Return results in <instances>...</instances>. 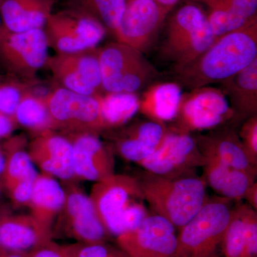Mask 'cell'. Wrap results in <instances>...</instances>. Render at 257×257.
Masks as SVG:
<instances>
[{"instance_id":"cell-1","label":"cell","mask_w":257,"mask_h":257,"mask_svg":"<svg viewBox=\"0 0 257 257\" xmlns=\"http://www.w3.org/2000/svg\"><path fill=\"white\" fill-rule=\"evenodd\" d=\"M257 59V21L218 37L190 63L175 66L177 84L187 89L229 79Z\"/></svg>"},{"instance_id":"cell-2","label":"cell","mask_w":257,"mask_h":257,"mask_svg":"<svg viewBox=\"0 0 257 257\" xmlns=\"http://www.w3.org/2000/svg\"><path fill=\"white\" fill-rule=\"evenodd\" d=\"M139 179L144 199L154 214L179 229L197 214L208 198L205 181L194 173L167 177L146 172Z\"/></svg>"},{"instance_id":"cell-3","label":"cell","mask_w":257,"mask_h":257,"mask_svg":"<svg viewBox=\"0 0 257 257\" xmlns=\"http://www.w3.org/2000/svg\"><path fill=\"white\" fill-rule=\"evenodd\" d=\"M232 209L228 199L207 198L197 214L179 229L175 257H218Z\"/></svg>"},{"instance_id":"cell-4","label":"cell","mask_w":257,"mask_h":257,"mask_svg":"<svg viewBox=\"0 0 257 257\" xmlns=\"http://www.w3.org/2000/svg\"><path fill=\"white\" fill-rule=\"evenodd\" d=\"M216 39L205 13L197 5L190 3L171 17L161 52L175 66L185 65L202 55Z\"/></svg>"},{"instance_id":"cell-5","label":"cell","mask_w":257,"mask_h":257,"mask_svg":"<svg viewBox=\"0 0 257 257\" xmlns=\"http://www.w3.org/2000/svg\"><path fill=\"white\" fill-rule=\"evenodd\" d=\"M234 118L235 111L221 89L206 86L182 93L173 126L169 130L191 135L219 128Z\"/></svg>"},{"instance_id":"cell-6","label":"cell","mask_w":257,"mask_h":257,"mask_svg":"<svg viewBox=\"0 0 257 257\" xmlns=\"http://www.w3.org/2000/svg\"><path fill=\"white\" fill-rule=\"evenodd\" d=\"M51 120V128L63 133L106 131L98 96H87L59 86L44 96Z\"/></svg>"},{"instance_id":"cell-7","label":"cell","mask_w":257,"mask_h":257,"mask_svg":"<svg viewBox=\"0 0 257 257\" xmlns=\"http://www.w3.org/2000/svg\"><path fill=\"white\" fill-rule=\"evenodd\" d=\"M49 48L44 28L16 32L3 25L0 28V64L10 75L25 82L36 81L46 64Z\"/></svg>"},{"instance_id":"cell-8","label":"cell","mask_w":257,"mask_h":257,"mask_svg":"<svg viewBox=\"0 0 257 257\" xmlns=\"http://www.w3.org/2000/svg\"><path fill=\"white\" fill-rule=\"evenodd\" d=\"M64 189L63 207L52 229L56 234L81 242H106L110 235L101 222L89 196L73 182Z\"/></svg>"},{"instance_id":"cell-9","label":"cell","mask_w":257,"mask_h":257,"mask_svg":"<svg viewBox=\"0 0 257 257\" xmlns=\"http://www.w3.org/2000/svg\"><path fill=\"white\" fill-rule=\"evenodd\" d=\"M45 28L49 47L56 54L95 48L107 34L95 20L70 8L52 13Z\"/></svg>"},{"instance_id":"cell-10","label":"cell","mask_w":257,"mask_h":257,"mask_svg":"<svg viewBox=\"0 0 257 257\" xmlns=\"http://www.w3.org/2000/svg\"><path fill=\"white\" fill-rule=\"evenodd\" d=\"M45 67L60 87L87 96L104 93L96 47L74 53L55 54L48 57Z\"/></svg>"},{"instance_id":"cell-11","label":"cell","mask_w":257,"mask_h":257,"mask_svg":"<svg viewBox=\"0 0 257 257\" xmlns=\"http://www.w3.org/2000/svg\"><path fill=\"white\" fill-rule=\"evenodd\" d=\"M205 161L194 137L169 130L160 147L138 165L149 173L172 177L192 174Z\"/></svg>"},{"instance_id":"cell-12","label":"cell","mask_w":257,"mask_h":257,"mask_svg":"<svg viewBox=\"0 0 257 257\" xmlns=\"http://www.w3.org/2000/svg\"><path fill=\"white\" fill-rule=\"evenodd\" d=\"M176 228L157 214H149L138 227L116 237L128 257H175Z\"/></svg>"},{"instance_id":"cell-13","label":"cell","mask_w":257,"mask_h":257,"mask_svg":"<svg viewBox=\"0 0 257 257\" xmlns=\"http://www.w3.org/2000/svg\"><path fill=\"white\" fill-rule=\"evenodd\" d=\"M168 13L155 0H126L116 41L148 52Z\"/></svg>"},{"instance_id":"cell-14","label":"cell","mask_w":257,"mask_h":257,"mask_svg":"<svg viewBox=\"0 0 257 257\" xmlns=\"http://www.w3.org/2000/svg\"><path fill=\"white\" fill-rule=\"evenodd\" d=\"M72 147L76 180L99 182L114 175V152L99 139L88 133H63Z\"/></svg>"},{"instance_id":"cell-15","label":"cell","mask_w":257,"mask_h":257,"mask_svg":"<svg viewBox=\"0 0 257 257\" xmlns=\"http://www.w3.org/2000/svg\"><path fill=\"white\" fill-rule=\"evenodd\" d=\"M29 155L42 172L67 182L76 181L72 147L64 134L48 130L35 135L28 143Z\"/></svg>"},{"instance_id":"cell-16","label":"cell","mask_w":257,"mask_h":257,"mask_svg":"<svg viewBox=\"0 0 257 257\" xmlns=\"http://www.w3.org/2000/svg\"><path fill=\"white\" fill-rule=\"evenodd\" d=\"M89 196L105 228L106 224L128 203L138 199L145 200L140 179L115 173L95 182Z\"/></svg>"},{"instance_id":"cell-17","label":"cell","mask_w":257,"mask_h":257,"mask_svg":"<svg viewBox=\"0 0 257 257\" xmlns=\"http://www.w3.org/2000/svg\"><path fill=\"white\" fill-rule=\"evenodd\" d=\"M168 132L165 124L149 119L137 121L116 135L111 149L121 158L138 165L160 147Z\"/></svg>"},{"instance_id":"cell-18","label":"cell","mask_w":257,"mask_h":257,"mask_svg":"<svg viewBox=\"0 0 257 257\" xmlns=\"http://www.w3.org/2000/svg\"><path fill=\"white\" fill-rule=\"evenodd\" d=\"M51 239L52 234L30 214H14L0 209V251L28 253Z\"/></svg>"},{"instance_id":"cell-19","label":"cell","mask_w":257,"mask_h":257,"mask_svg":"<svg viewBox=\"0 0 257 257\" xmlns=\"http://www.w3.org/2000/svg\"><path fill=\"white\" fill-rule=\"evenodd\" d=\"M204 5L216 38L257 21V0H193Z\"/></svg>"},{"instance_id":"cell-20","label":"cell","mask_w":257,"mask_h":257,"mask_svg":"<svg viewBox=\"0 0 257 257\" xmlns=\"http://www.w3.org/2000/svg\"><path fill=\"white\" fill-rule=\"evenodd\" d=\"M221 251L224 257H257V212L247 204L233 207Z\"/></svg>"},{"instance_id":"cell-21","label":"cell","mask_w":257,"mask_h":257,"mask_svg":"<svg viewBox=\"0 0 257 257\" xmlns=\"http://www.w3.org/2000/svg\"><path fill=\"white\" fill-rule=\"evenodd\" d=\"M205 158L214 159L230 167L256 172L243 150L239 135L230 127L218 128L207 135L194 137Z\"/></svg>"},{"instance_id":"cell-22","label":"cell","mask_w":257,"mask_h":257,"mask_svg":"<svg viewBox=\"0 0 257 257\" xmlns=\"http://www.w3.org/2000/svg\"><path fill=\"white\" fill-rule=\"evenodd\" d=\"M64 189L55 177L38 174L29 202L30 215L42 228L52 234L56 219L63 207Z\"/></svg>"},{"instance_id":"cell-23","label":"cell","mask_w":257,"mask_h":257,"mask_svg":"<svg viewBox=\"0 0 257 257\" xmlns=\"http://www.w3.org/2000/svg\"><path fill=\"white\" fill-rule=\"evenodd\" d=\"M56 0H0L3 26L20 32L43 29L53 13Z\"/></svg>"},{"instance_id":"cell-24","label":"cell","mask_w":257,"mask_h":257,"mask_svg":"<svg viewBox=\"0 0 257 257\" xmlns=\"http://www.w3.org/2000/svg\"><path fill=\"white\" fill-rule=\"evenodd\" d=\"M203 166L207 185L218 197L229 201H241L246 189L255 182L256 172H248L230 167L214 159L205 158Z\"/></svg>"},{"instance_id":"cell-25","label":"cell","mask_w":257,"mask_h":257,"mask_svg":"<svg viewBox=\"0 0 257 257\" xmlns=\"http://www.w3.org/2000/svg\"><path fill=\"white\" fill-rule=\"evenodd\" d=\"M144 54L119 42L99 48V62L104 93L121 92L122 79L128 69Z\"/></svg>"},{"instance_id":"cell-26","label":"cell","mask_w":257,"mask_h":257,"mask_svg":"<svg viewBox=\"0 0 257 257\" xmlns=\"http://www.w3.org/2000/svg\"><path fill=\"white\" fill-rule=\"evenodd\" d=\"M219 84L236 118L247 119L257 115V59Z\"/></svg>"},{"instance_id":"cell-27","label":"cell","mask_w":257,"mask_h":257,"mask_svg":"<svg viewBox=\"0 0 257 257\" xmlns=\"http://www.w3.org/2000/svg\"><path fill=\"white\" fill-rule=\"evenodd\" d=\"M182 93L177 82L157 83L140 97L139 111L149 120L165 124L175 119Z\"/></svg>"},{"instance_id":"cell-28","label":"cell","mask_w":257,"mask_h":257,"mask_svg":"<svg viewBox=\"0 0 257 257\" xmlns=\"http://www.w3.org/2000/svg\"><path fill=\"white\" fill-rule=\"evenodd\" d=\"M28 140L23 134L10 137L3 145L5 157L2 184L7 189L13 184L29 178H35L37 173L28 151Z\"/></svg>"},{"instance_id":"cell-29","label":"cell","mask_w":257,"mask_h":257,"mask_svg":"<svg viewBox=\"0 0 257 257\" xmlns=\"http://www.w3.org/2000/svg\"><path fill=\"white\" fill-rule=\"evenodd\" d=\"M98 98L106 130L121 127L139 111L140 96L137 93H104Z\"/></svg>"},{"instance_id":"cell-30","label":"cell","mask_w":257,"mask_h":257,"mask_svg":"<svg viewBox=\"0 0 257 257\" xmlns=\"http://www.w3.org/2000/svg\"><path fill=\"white\" fill-rule=\"evenodd\" d=\"M126 4V0H69L70 9L92 18L115 39Z\"/></svg>"},{"instance_id":"cell-31","label":"cell","mask_w":257,"mask_h":257,"mask_svg":"<svg viewBox=\"0 0 257 257\" xmlns=\"http://www.w3.org/2000/svg\"><path fill=\"white\" fill-rule=\"evenodd\" d=\"M35 84L22 98L13 117L18 126H23L36 135L52 128L50 114L44 99L45 94L33 91Z\"/></svg>"},{"instance_id":"cell-32","label":"cell","mask_w":257,"mask_h":257,"mask_svg":"<svg viewBox=\"0 0 257 257\" xmlns=\"http://www.w3.org/2000/svg\"><path fill=\"white\" fill-rule=\"evenodd\" d=\"M148 215L142 200H133L106 224V229L110 236L117 237L138 227Z\"/></svg>"},{"instance_id":"cell-33","label":"cell","mask_w":257,"mask_h":257,"mask_svg":"<svg viewBox=\"0 0 257 257\" xmlns=\"http://www.w3.org/2000/svg\"><path fill=\"white\" fill-rule=\"evenodd\" d=\"M36 82H25L10 74L0 77V112L13 117L22 98Z\"/></svg>"},{"instance_id":"cell-34","label":"cell","mask_w":257,"mask_h":257,"mask_svg":"<svg viewBox=\"0 0 257 257\" xmlns=\"http://www.w3.org/2000/svg\"><path fill=\"white\" fill-rule=\"evenodd\" d=\"M158 75L155 67L144 55L135 61L121 82V92L137 93Z\"/></svg>"},{"instance_id":"cell-35","label":"cell","mask_w":257,"mask_h":257,"mask_svg":"<svg viewBox=\"0 0 257 257\" xmlns=\"http://www.w3.org/2000/svg\"><path fill=\"white\" fill-rule=\"evenodd\" d=\"M65 257H111L116 249L106 242H81L61 245Z\"/></svg>"},{"instance_id":"cell-36","label":"cell","mask_w":257,"mask_h":257,"mask_svg":"<svg viewBox=\"0 0 257 257\" xmlns=\"http://www.w3.org/2000/svg\"><path fill=\"white\" fill-rule=\"evenodd\" d=\"M238 135L248 161L257 167V115L245 120Z\"/></svg>"},{"instance_id":"cell-37","label":"cell","mask_w":257,"mask_h":257,"mask_svg":"<svg viewBox=\"0 0 257 257\" xmlns=\"http://www.w3.org/2000/svg\"><path fill=\"white\" fill-rule=\"evenodd\" d=\"M36 178L24 179L6 189L10 199L15 206L28 207Z\"/></svg>"},{"instance_id":"cell-38","label":"cell","mask_w":257,"mask_h":257,"mask_svg":"<svg viewBox=\"0 0 257 257\" xmlns=\"http://www.w3.org/2000/svg\"><path fill=\"white\" fill-rule=\"evenodd\" d=\"M26 257H65V256L61 245L57 244L51 239L32 248L26 253Z\"/></svg>"},{"instance_id":"cell-39","label":"cell","mask_w":257,"mask_h":257,"mask_svg":"<svg viewBox=\"0 0 257 257\" xmlns=\"http://www.w3.org/2000/svg\"><path fill=\"white\" fill-rule=\"evenodd\" d=\"M18 124L13 116L0 112V140L8 139L16 130Z\"/></svg>"},{"instance_id":"cell-40","label":"cell","mask_w":257,"mask_h":257,"mask_svg":"<svg viewBox=\"0 0 257 257\" xmlns=\"http://www.w3.org/2000/svg\"><path fill=\"white\" fill-rule=\"evenodd\" d=\"M243 199H245L249 207L257 210V183L254 182L250 186L244 193Z\"/></svg>"},{"instance_id":"cell-41","label":"cell","mask_w":257,"mask_h":257,"mask_svg":"<svg viewBox=\"0 0 257 257\" xmlns=\"http://www.w3.org/2000/svg\"><path fill=\"white\" fill-rule=\"evenodd\" d=\"M164 10L169 13L180 0H155Z\"/></svg>"},{"instance_id":"cell-42","label":"cell","mask_w":257,"mask_h":257,"mask_svg":"<svg viewBox=\"0 0 257 257\" xmlns=\"http://www.w3.org/2000/svg\"><path fill=\"white\" fill-rule=\"evenodd\" d=\"M5 165V157L4 151H3V147L0 145V182L2 183V179H3V173H4Z\"/></svg>"},{"instance_id":"cell-43","label":"cell","mask_w":257,"mask_h":257,"mask_svg":"<svg viewBox=\"0 0 257 257\" xmlns=\"http://www.w3.org/2000/svg\"><path fill=\"white\" fill-rule=\"evenodd\" d=\"M0 257H26V253L0 251Z\"/></svg>"},{"instance_id":"cell-44","label":"cell","mask_w":257,"mask_h":257,"mask_svg":"<svg viewBox=\"0 0 257 257\" xmlns=\"http://www.w3.org/2000/svg\"><path fill=\"white\" fill-rule=\"evenodd\" d=\"M111 257H128L121 250L116 249V251H114V253L111 255Z\"/></svg>"},{"instance_id":"cell-45","label":"cell","mask_w":257,"mask_h":257,"mask_svg":"<svg viewBox=\"0 0 257 257\" xmlns=\"http://www.w3.org/2000/svg\"><path fill=\"white\" fill-rule=\"evenodd\" d=\"M3 189H4V187H3V184L0 182V201H1L2 197H3Z\"/></svg>"},{"instance_id":"cell-46","label":"cell","mask_w":257,"mask_h":257,"mask_svg":"<svg viewBox=\"0 0 257 257\" xmlns=\"http://www.w3.org/2000/svg\"><path fill=\"white\" fill-rule=\"evenodd\" d=\"M2 25H3V23H2L1 15H0V28H1Z\"/></svg>"}]
</instances>
